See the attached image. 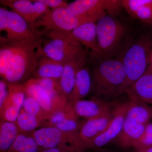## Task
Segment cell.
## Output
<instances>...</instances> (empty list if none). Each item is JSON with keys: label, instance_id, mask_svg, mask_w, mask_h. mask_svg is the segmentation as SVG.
I'll use <instances>...</instances> for the list:
<instances>
[{"label": "cell", "instance_id": "cell-5", "mask_svg": "<svg viewBox=\"0 0 152 152\" xmlns=\"http://www.w3.org/2000/svg\"><path fill=\"white\" fill-rule=\"evenodd\" d=\"M29 135L41 150L60 148L70 151L84 150L80 137L55 127L41 128L33 131Z\"/></svg>", "mask_w": 152, "mask_h": 152}, {"label": "cell", "instance_id": "cell-8", "mask_svg": "<svg viewBox=\"0 0 152 152\" xmlns=\"http://www.w3.org/2000/svg\"><path fill=\"white\" fill-rule=\"evenodd\" d=\"M88 22H93L87 18L73 15L66 7H60L51 10L42 17L36 23L35 26L37 29L43 26L44 31H69Z\"/></svg>", "mask_w": 152, "mask_h": 152}, {"label": "cell", "instance_id": "cell-16", "mask_svg": "<svg viewBox=\"0 0 152 152\" xmlns=\"http://www.w3.org/2000/svg\"><path fill=\"white\" fill-rule=\"evenodd\" d=\"M113 119L112 111L103 116L88 120L83 123L80 129V137L83 149L93 140L106 131Z\"/></svg>", "mask_w": 152, "mask_h": 152}, {"label": "cell", "instance_id": "cell-1", "mask_svg": "<svg viewBox=\"0 0 152 152\" xmlns=\"http://www.w3.org/2000/svg\"><path fill=\"white\" fill-rule=\"evenodd\" d=\"M42 31L23 40L14 42L0 37V75L8 84H23L37 64L36 52L42 45Z\"/></svg>", "mask_w": 152, "mask_h": 152}, {"label": "cell", "instance_id": "cell-20", "mask_svg": "<svg viewBox=\"0 0 152 152\" xmlns=\"http://www.w3.org/2000/svg\"><path fill=\"white\" fill-rule=\"evenodd\" d=\"M64 64V63L59 62L47 57H39L37 66L32 76L36 78L60 80L62 74Z\"/></svg>", "mask_w": 152, "mask_h": 152}, {"label": "cell", "instance_id": "cell-37", "mask_svg": "<svg viewBox=\"0 0 152 152\" xmlns=\"http://www.w3.org/2000/svg\"><path fill=\"white\" fill-rule=\"evenodd\" d=\"M101 152H107V151H102Z\"/></svg>", "mask_w": 152, "mask_h": 152}, {"label": "cell", "instance_id": "cell-15", "mask_svg": "<svg viewBox=\"0 0 152 152\" xmlns=\"http://www.w3.org/2000/svg\"><path fill=\"white\" fill-rule=\"evenodd\" d=\"M115 102H109L94 98L91 100H81L73 104L77 115L88 120L97 118L110 113Z\"/></svg>", "mask_w": 152, "mask_h": 152}, {"label": "cell", "instance_id": "cell-23", "mask_svg": "<svg viewBox=\"0 0 152 152\" xmlns=\"http://www.w3.org/2000/svg\"><path fill=\"white\" fill-rule=\"evenodd\" d=\"M18 129L15 123L2 121L0 125V152H7L19 135Z\"/></svg>", "mask_w": 152, "mask_h": 152}, {"label": "cell", "instance_id": "cell-34", "mask_svg": "<svg viewBox=\"0 0 152 152\" xmlns=\"http://www.w3.org/2000/svg\"><path fill=\"white\" fill-rule=\"evenodd\" d=\"M134 149V152H152V146L139 148Z\"/></svg>", "mask_w": 152, "mask_h": 152}, {"label": "cell", "instance_id": "cell-29", "mask_svg": "<svg viewBox=\"0 0 152 152\" xmlns=\"http://www.w3.org/2000/svg\"><path fill=\"white\" fill-rule=\"evenodd\" d=\"M134 18L152 26V0H145L143 5L136 12Z\"/></svg>", "mask_w": 152, "mask_h": 152}, {"label": "cell", "instance_id": "cell-26", "mask_svg": "<svg viewBox=\"0 0 152 152\" xmlns=\"http://www.w3.org/2000/svg\"><path fill=\"white\" fill-rule=\"evenodd\" d=\"M77 116L75 112L73 104L69 102L64 110L53 113L50 118L44 123L42 127H55L64 120Z\"/></svg>", "mask_w": 152, "mask_h": 152}, {"label": "cell", "instance_id": "cell-28", "mask_svg": "<svg viewBox=\"0 0 152 152\" xmlns=\"http://www.w3.org/2000/svg\"><path fill=\"white\" fill-rule=\"evenodd\" d=\"M78 117H74L64 120L57 124L55 127L58 128L64 132L69 133L80 138L79 133L83 124H81L79 122Z\"/></svg>", "mask_w": 152, "mask_h": 152}, {"label": "cell", "instance_id": "cell-33", "mask_svg": "<svg viewBox=\"0 0 152 152\" xmlns=\"http://www.w3.org/2000/svg\"><path fill=\"white\" fill-rule=\"evenodd\" d=\"M75 151H70V150L60 148H55L41 150L40 152H72Z\"/></svg>", "mask_w": 152, "mask_h": 152}, {"label": "cell", "instance_id": "cell-18", "mask_svg": "<svg viewBox=\"0 0 152 152\" xmlns=\"http://www.w3.org/2000/svg\"><path fill=\"white\" fill-rule=\"evenodd\" d=\"M124 93L131 100L142 101L152 106V70L147 69Z\"/></svg>", "mask_w": 152, "mask_h": 152}, {"label": "cell", "instance_id": "cell-22", "mask_svg": "<svg viewBox=\"0 0 152 152\" xmlns=\"http://www.w3.org/2000/svg\"><path fill=\"white\" fill-rule=\"evenodd\" d=\"M126 117L146 126L152 118V106L142 101L130 100Z\"/></svg>", "mask_w": 152, "mask_h": 152}, {"label": "cell", "instance_id": "cell-10", "mask_svg": "<svg viewBox=\"0 0 152 152\" xmlns=\"http://www.w3.org/2000/svg\"><path fill=\"white\" fill-rule=\"evenodd\" d=\"M129 105V101L124 103L116 102L112 109L111 122L106 131L91 142L87 148H100L116 139L122 130Z\"/></svg>", "mask_w": 152, "mask_h": 152}, {"label": "cell", "instance_id": "cell-32", "mask_svg": "<svg viewBox=\"0 0 152 152\" xmlns=\"http://www.w3.org/2000/svg\"><path fill=\"white\" fill-rule=\"evenodd\" d=\"M9 94V87L8 84L3 79L0 81V107L7 97Z\"/></svg>", "mask_w": 152, "mask_h": 152}, {"label": "cell", "instance_id": "cell-25", "mask_svg": "<svg viewBox=\"0 0 152 152\" xmlns=\"http://www.w3.org/2000/svg\"><path fill=\"white\" fill-rule=\"evenodd\" d=\"M40 151L39 147L31 136L20 134L7 152H40Z\"/></svg>", "mask_w": 152, "mask_h": 152}, {"label": "cell", "instance_id": "cell-11", "mask_svg": "<svg viewBox=\"0 0 152 152\" xmlns=\"http://www.w3.org/2000/svg\"><path fill=\"white\" fill-rule=\"evenodd\" d=\"M0 3L35 25L42 17L51 11L48 6L39 0H1Z\"/></svg>", "mask_w": 152, "mask_h": 152}, {"label": "cell", "instance_id": "cell-30", "mask_svg": "<svg viewBox=\"0 0 152 152\" xmlns=\"http://www.w3.org/2000/svg\"><path fill=\"white\" fill-rule=\"evenodd\" d=\"M152 146V123L146 125L142 135L133 148L134 149Z\"/></svg>", "mask_w": 152, "mask_h": 152}, {"label": "cell", "instance_id": "cell-35", "mask_svg": "<svg viewBox=\"0 0 152 152\" xmlns=\"http://www.w3.org/2000/svg\"><path fill=\"white\" fill-rule=\"evenodd\" d=\"M148 69L152 70V50L150 54L149 58V66Z\"/></svg>", "mask_w": 152, "mask_h": 152}, {"label": "cell", "instance_id": "cell-14", "mask_svg": "<svg viewBox=\"0 0 152 152\" xmlns=\"http://www.w3.org/2000/svg\"><path fill=\"white\" fill-rule=\"evenodd\" d=\"M106 2V0H76L68 4L66 9L73 15L96 23L107 14Z\"/></svg>", "mask_w": 152, "mask_h": 152}, {"label": "cell", "instance_id": "cell-24", "mask_svg": "<svg viewBox=\"0 0 152 152\" xmlns=\"http://www.w3.org/2000/svg\"><path fill=\"white\" fill-rule=\"evenodd\" d=\"M15 124L20 134H26L32 132L39 127H42L43 121L22 109Z\"/></svg>", "mask_w": 152, "mask_h": 152}, {"label": "cell", "instance_id": "cell-13", "mask_svg": "<svg viewBox=\"0 0 152 152\" xmlns=\"http://www.w3.org/2000/svg\"><path fill=\"white\" fill-rule=\"evenodd\" d=\"M88 61V50L86 49L64 63L59 83L62 92L67 99L73 90L78 72L86 65Z\"/></svg>", "mask_w": 152, "mask_h": 152}, {"label": "cell", "instance_id": "cell-27", "mask_svg": "<svg viewBox=\"0 0 152 152\" xmlns=\"http://www.w3.org/2000/svg\"><path fill=\"white\" fill-rule=\"evenodd\" d=\"M22 108L28 113L42 121L43 124L50 118L52 114L45 110L36 100L30 97L26 96Z\"/></svg>", "mask_w": 152, "mask_h": 152}, {"label": "cell", "instance_id": "cell-17", "mask_svg": "<svg viewBox=\"0 0 152 152\" xmlns=\"http://www.w3.org/2000/svg\"><path fill=\"white\" fill-rule=\"evenodd\" d=\"M23 85L26 96L34 99L49 113H53L54 112L64 110L67 104L63 105L53 99L46 91L34 81L32 78L30 79Z\"/></svg>", "mask_w": 152, "mask_h": 152}, {"label": "cell", "instance_id": "cell-36", "mask_svg": "<svg viewBox=\"0 0 152 152\" xmlns=\"http://www.w3.org/2000/svg\"><path fill=\"white\" fill-rule=\"evenodd\" d=\"M72 152H83V150H78Z\"/></svg>", "mask_w": 152, "mask_h": 152}, {"label": "cell", "instance_id": "cell-6", "mask_svg": "<svg viewBox=\"0 0 152 152\" xmlns=\"http://www.w3.org/2000/svg\"><path fill=\"white\" fill-rule=\"evenodd\" d=\"M0 31L7 33L6 37H2L5 39L18 42L31 37L39 30L35 25L28 22L14 11L1 7Z\"/></svg>", "mask_w": 152, "mask_h": 152}, {"label": "cell", "instance_id": "cell-3", "mask_svg": "<svg viewBox=\"0 0 152 152\" xmlns=\"http://www.w3.org/2000/svg\"><path fill=\"white\" fill-rule=\"evenodd\" d=\"M152 50V36L144 34L131 44L124 52L122 58L126 74L123 92L147 71Z\"/></svg>", "mask_w": 152, "mask_h": 152}, {"label": "cell", "instance_id": "cell-19", "mask_svg": "<svg viewBox=\"0 0 152 152\" xmlns=\"http://www.w3.org/2000/svg\"><path fill=\"white\" fill-rule=\"evenodd\" d=\"M145 127L126 117L122 130L116 139L117 143L123 148L134 147L143 134Z\"/></svg>", "mask_w": 152, "mask_h": 152}, {"label": "cell", "instance_id": "cell-7", "mask_svg": "<svg viewBox=\"0 0 152 152\" xmlns=\"http://www.w3.org/2000/svg\"><path fill=\"white\" fill-rule=\"evenodd\" d=\"M96 23H85L69 31L43 30L42 31L43 36L51 39H65L78 42L102 56L98 45Z\"/></svg>", "mask_w": 152, "mask_h": 152}, {"label": "cell", "instance_id": "cell-2", "mask_svg": "<svg viewBox=\"0 0 152 152\" xmlns=\"http://www.w3.org/2000/svg\"><path fill=\"white\" fill-rule=\"evenodd\" d=\"M88 60L93 66L91 90L95 98L115 102L124 93L126 74L122 61L102 56L93 51Z\"/></svg>", "mask_w": 152, "mask_h": 152}, {"label": "cell", "instance_id": "cell-31", "mask_svg": "<svg viewBox=\"0 0 152 152\" xmlns=\"http://www.w3.org/2000/svg\"><path fill=\"white\" fill-rule=\"evenodd\" d=\"M52 10L60 7H66L68 3L62 0H39Z\"/></svg>", "mask_w": 152, "mask_h": 152}, {"label": "cell", "instance_id": "cell-12", "mask_svg": "<svg viewBox=\"0 0 152 152\" xmlns=\"http://www.w3.org/2000/svg\"><path fill=\"white\" fill-rule=\"evenodd\" d=\"M9 94L2 106L0 107L1 121L15 123L26 95L23 84H8Z\"/></svg>", "mask_w": 152, "mask_h": 152}, {"label": "cell", "instance_id": "cell-9", "mask_svg": "<svg viewBox=\"0 0 152 152\" xmlns=\"http://www.w3.org/2000/svg\"><path fill=\"white\" fill-rule=\"evenodd\" d=\"M85 50L81 44L77 42L65 39H53L38 48L36 54L38 58L45 57L65 63Z\"/></svg>", "mask_w": 152, "mask_h": 152}, {"label": "cell", "instance_id": "cell-4", "mask_svg": "<svg viewBox=\"0 0 152 152\" xmlns=\"http://www.w3.org/2000/svg\"><path fill=\"white\" fill-rule=\"evenodd\" d=\"M96 24L101 56H116L122 51V45L127 34L126 28L115 17L107 14L102 17Z\"/></svg>", "mask_w": 152, "mask_h": 152}, {"label": "cell", "instance_id": "cell-21", "mask_svg": "<svg viewBox=\"0 0 152 152\" xmlns=\"http://www.w3.org/2000/svg\"><path fill=\"white\" fill-rule=\"evenodd\" d=\"M91 88V75L89 69L86 65L78 72L73 90L68 98V101L74 103L82 100L88 94Z\"/></svg>", "mask_w": 152, "mask_h": 152}]
</instances>
